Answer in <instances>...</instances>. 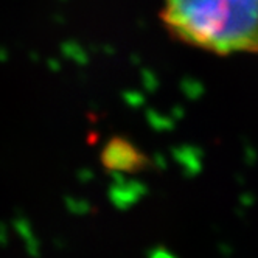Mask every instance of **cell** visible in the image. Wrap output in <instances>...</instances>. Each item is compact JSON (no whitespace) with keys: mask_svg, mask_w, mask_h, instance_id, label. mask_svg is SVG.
<instances>
[{"mask_svg":"<svg viewBox=\"0 0 258 258\" xmlns=\"http://www.w3.org/2000/svg\"><path fill=\"white\" fill-rule=\"evenodd\" d=\"M159 19L174 41L193 48L258 54V0H162Z\"/></svg>","mask_w":258,"mask_h":258,"instance_id":"cell-1","label":"cell"},{"mask_svg":"<svg viewBox=\"0 0 258 258\" xmlns=\"http://www.w3.org/2000/svg\"><path fill=\"white\" fill-rule=\"evenodd\" d=\"M7 59H8V51L4 47H0V62H4Z\"/></svg>","mask_w":258,"mask_h":258,"instance_id":"cell-8","label":"cell"},{"mask_svg":"<svg viewBox=\"0 0 258 258\" xmlns=\"http://www.w3.org/2000/svg\"><path fill=\"white\" fill-rule=\"evenodd\" d=\"M101 163L109 171L137 173L145 168L146 157L137 146L124 137H112L101 151Z\"/></svg>","mask_w":258,"mask_h":258,"instance_id":"cell-2","label":"cell"},{"mask_svg":"<svg viewBox=\"0 0 258 258\" xmlns=\"http://www.w3.org/2000/svg\"><path fill=\"white\" fill-rule=\"evenodd\" d=\"M61 53H62V56L64 58H70L73 61H77L78 64H84L87 59H86V54L84 51L81 50V47L75 42H72V41H66L62 45H61Z\"/></svg>","mask_w":258,"mask_h":258,"instance_id":"cell-4","label":"cell"},{"mask_svg":"<svg viewBox=\"0 0 258 258\" xmlns=\"http://www.w3.org/2000/svg\"><path fill=\"white\" fill-rule=\"evenodd\" d=\"M48 67H50L53 72H56V70H59V62H58V61H54V59H48Z\"/></svg>","mask_w":258,"mask_h":258,"instance_id":"cell-7","label":"cell"},{"mask_svg":"<svg viewBox=\"0 0 258 258\" xmlns=\"http://www.w3.org/2000/svg\"><path fill=\"white\" fill-rule=\"evenodd\" d=\"M66 202V207L70 213H75V215H80V213H84L87 210V206H86V202H81V201H77V199H73V198H66L64 199Z\"/></svg>","mask_w":258,"mask_h":258,"instance_id":"cell-5","label":"cell"},{"mask_svg":"<svg viewBox=\"0 0 258 258\" xmlns=\"http://www.w3.org/2000/svg\"><path fill=\"white\" fill-rule=\"evenodd\" d=\"M13 226H14L16 232L24 238L28 253L31 256H38L39 255V243H38V239H36V236L33 233V229H31L28 221L24 216H19V218H16L13 221Z\"/></svg>","mask_w":258,"mask_h":258,"instance_id":"cell-3","label":"cell"},{"mask_svg":"<svg viewBox=\"0 0 258 258\" xmlns=\"http://www.w3.org/2000/svg\"><path fill=\"white\" fill-rule=\"evenodd\" d=\"M8 233H7V226L4 223H0V244H7Z\"/></svg>","mask_w":258,"mask_h":258,"instance_id":"cell-6","label":"cell"}]
</instances>
